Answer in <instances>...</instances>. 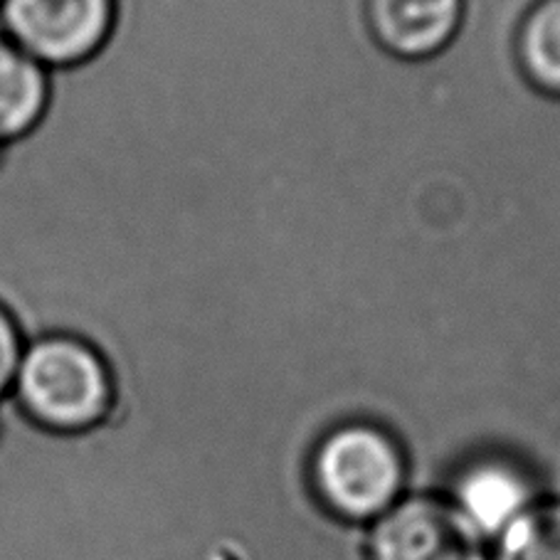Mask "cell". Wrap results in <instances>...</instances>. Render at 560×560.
I'll return each mask as SVG.
<instances>
[{"mask_svg": "<svg viewBox=\"0 0 560 560\" xmlns=\"http://www.w3.org/2000/svg\"><path fill=\"white\" fill-rule=\"evenodd\" d=\"M11 398L37 428L80 434L109 418L114 381L92 343L70 334H45L25 343Z\"/></svg>", "mask_w": 560, "mask_h": 560, "instance_id": "6da1fadb", "label": "cell"}, {"mask_svg": "<svg viewBox=\"0 0 560 560\" xmlns=\"http://www.w3.org/2000/svg\"><path fill=\"white\" fill-rule=\"evenodd\" d=\"M312 477L328 511L355 524H373L402 499L405 457L385 430L349 422L318 444Z\"/></svg>", "mask_w": 560, "mask_h": 560, "instance_id": "7a4b0ae2", "label": "cell"}, {"mask_svg": "<svg viewBox=\"0 0 560 560\" xmlns=\"http://www.w3.org/2000/svg\"><path fill=\"white\" fill-rule=\"evenodd\" d=\"M114 23L117 0H0V35L47 70L92 60Z\"/></svg>", "mask_w": 560, "mask_h": 560, "instance_id": "3957f363", "label": "cell"}, {"mask_svg": "<svg viewBox=\"0 0 560 560\" xmlns=\"http://www.w3.org/2000/svg\"><path fill=\"white\" fill-rule=\"evenodd\" d=\"M371 560H494L452 499L408 497L373 521Z\"/></svg>", "mask_w": 560, "mask_h": 560, "instance_id": "277c9868", "label": "cell"}, {"mask_svg": "<svg viewBox=\"0 0 560 560\" xmlns=\"http://www.w3.org/2000/svg\"><path fill=\"white\" fill-rule=\"evenodd\" d=\"M465 0H365L375 40L405 60L440 52L462 23Z\"/></svg>", "mask_w": 560, "mask_h": 560, "instance_id": "5b68a950", "label": "cell"}, {"mask_svg": "<svg viewBox=\"0 0 560 560\" xmlns=\"http://www.w3.org/2000/svg\"><path fill=\"white\" fill-rule=\"evenodd\" d=\"M452 501L481 536L497 540L534 504V491L514 465L485 459L462 471Z\"/></svg>", "mask_w": 560, "mask_h": 560, "instance_id": "8992f818", "label": "cell"}, {"mask_svg": "<svg viewBox=\"0 0 560 560\" xmlns=\"http://www.w3.org/2000/svg\"><path fill=\"white\" fill-rule=\"evenodd\" d=\"M50 104V70L0 35V147L31 133Z\"/></svg>", "mask_w": 560, "mask_h": 560, "instance_id": "52a82bcc", "label": "cell"}, {"mask_svg": "<svg viewBox=\"0 0 560 560\" xmlns=\"http://www.w3.org/2000/svg\"><path fill=\"white\" fill-rule=\"evenodd\" d=\"M518 65L536 90L560 96V0H538L516 37Z\"/></svg>", "mask_w": 560, "mask_h": 560, "instance_id": "ba28073f", "label": "cell"}, {"mask_svg": "<svg viewBox=\"0 0 560 560\" xmlns=\"http://www.w3.org/2000/svg\"><path fill=\"white\" fill-rule=\"evenodd\" d=\"M497 544L494 560H560V501H534Z\"/></svg>", "mask_w": 560, "mask_h": 560, "instance_id": "9c48e42d", "label": "cell"}, {"mask_svg": "<svg viewBox=\"0 0 560 560\" xmlns=\"http://www.w3.org/2000/svg\"><path fill=\"white\" fill-rule=\"evenodd\" d=\"M25 351V339L15 318L0 306V402L13 393L15 375L21 369Z\"/></svg>", "mask_w": 560, "mask_h": 560, "instance_id": "30bf717a", "label": "cell"}, {"mask_svg": "<svg viewBox=\"0 0 560 560\" xmlns=\"http://www.w3.org/2000/svg\"><path fill=\"white\" fill-rule=\"evenodd\" d=\"M0 149H3V147H0Z\"/></svg>", "mask_w": 560, "mask_h": 560, "instance_id": "8fae6325", "label": "cell"}]
</instances>
